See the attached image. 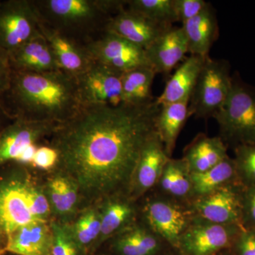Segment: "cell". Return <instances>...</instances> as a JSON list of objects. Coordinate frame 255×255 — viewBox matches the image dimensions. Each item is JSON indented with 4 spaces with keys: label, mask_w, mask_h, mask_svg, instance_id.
Segmentation results:
<instances>
[{
    "label": "cell",
    "mask_w": 255,
    "mask_h": 255,
    "mask_svg": "<svg viewBox=\"0 0 255 255\" xmlns=\"http://www.w3.org/2000/svg\"><path fill=\"white\" fill-rule=\"evenodd\" d=\"M160 107L156 98L142 105L82 106L57 126L48 145L58 152L54 169L76 183L82 209L128 195L139 157L156 131Z\"/></svg>",
    "instance_id": "6da1fadb"
},
{
    "label": "cell",
    "mask_w": 255,
    "mask_h": 255,
    "mask_svg": "<svg viewBox=\"0 0 255 255\" xmlns=\"http://www.w3.org/2000/svg\"><path fill=\"white\" fill-rule=\"evenodd\" d=\"M82 105L76 77L58 70L44 73L12 71L0 109L11 120L63 124Z\"/></svg>",
    "instance_id": "7a4b0ae2"
},
{
    "label": "cell",
    "mask_w": 255,
    "mask_h": 255,
    "mask_svg": "<svg viewBox=\"0 0 255 255\" xmlns=\"http://www.w3.org/2000/svg\"><path fill=\"white\" fill-rule=\"evenodd\" d=\"M40 21L82 46L107 31L127 0H31Z\"/></svg>",
    "instance_id": "3957f363"
},
{
    "label": "cell",
    "mask_w": 255,
    "mask_h": 255,
    "mask_svg": "<svg viewBox=\"0 0 255 255\" xmlns=\"http://www.w3.org/2000/svg\"><path fill=\"white\" fill-rule=\"evenodd\" d=\"M38 183L28 166L12 161L0 167V228L6 240L18 228L38 221L31 203Z\"/></svg>",
    "instance_id": "277c9868"
},
{
    "label": "cell",
    "mask_w": 255,
    "mask_h": 255,
    "mask_svg": "<svg viewBox=\"0 0 255 255\" xmlns=\"http://www.w3.org/2000/svg\"><path fill=\"white\" fill-rule=\"evenodd\" d=\"M214 118L219 127V137L233 148L255 143V87L238 75L233 76L227 100Z\"/></svg>",
    "instance_id": "5b68a950"
},
{
    "label": "cell",
    "mask_w": 255,
    "mask_h": 255,
    "mask_svg": "<svg viewBox=\"0 0 255 255\" xmlns=\"http://www.w3.org/2000/svg\"><path fill=\"white\" fill-rule=\"evenodd\" d=\"M232 83L228 61L208 56L191 93V115L199 119L214 118L227 100Z\"/></svg>",
    "instance_id": "8992f818"
},
{
    "label": "cell",
    "mask_w": 255,
    "mask_h": 255,
    "mask_svg": "<svg viewBox=\"0 0 255 255\" xmlns=\"http://www.w3.org/2000/svg\"><path fill=\"white\" fill-rule=\"evenodd\" d=\"M141 213L144 225L157 237L176 248L196 216L191 202L164 195L146 199Z\"/></svg>",
    "instance_id": "52a82bcc"
},
{
    "label": "cell",
    "mask_w": 255,
    "mask_h": 255,
    "mask_svg": "<svg viewBox=\"0 0 255 255\" xmlns=\"http://www.w3.org/2000/svg\"><path fill=\"white\" fill-rule=\"evenodd\" d=\"M31 0L0 1V48L8 54L41 34Z\"/></svg>",
    "instance_id": "ba28073f"
},
{
    "label": "cell",
    "mask_w": 255,
    "mask_h": 255,
    "mask_svg": "<svg viewBox=\"0 0 255 255\" xmlns=\"http://www.w3.org/2000/svg\"><path fill=\"white\" fill-rule=\"evenodd\" d=\"M243 228L220 225L195 216L179 241L178 249L184 255H214L231 246Z\"/></svg>",
    "instance_id": "9c48e42d"
},
{
    "label": "cell",
    "mask_w": 255,
    "mask_h": 255,
    "mask_svg": "<svg viewBox=\"0 0 255 255\" xmlns=\"http://www.w3.org/2000/svg\"><path fill=\"white\" fill-rule=\"evenodd\" d=\"M84 47L94 62L121 73L150 66L145 49L110 32L106 31Z\"/></svg>",
    "instance_id": "30bf717a"
},
{
    "label": "cell",
    "mask_w": 255,
    "mask_h": 255,
    "mask_svg": "<svg viewBox=\"0 0 255 255\" xmlns=\"http://www.w3.org/2000/svg\"><path fill=\"white\" fill-rule=\"evenodd\" d=\"M240 183L228 184L191 201L196 216L220 225H234L243 228L242 193ZM244 229V228H243Z\"/></svg>",
    "instance_id": "8fae6325"
},
{
    "label": "cell",
    "mask_w": 255,
    "mask_h": 255,
    "mask_svg": "<svg viewBox=\"0 0 255 255\" xmlns=\"http://www.w3.org/2000/svg\"><path fill=\"white\" fill-rule=\"evenodd\" d=\"M122 75L94 62L87 71L76 77L82 105H122Z\"/></svg>",
    "instance_id": "7c38bea8"
},
{
    "label": "cell",
    "mask_w": 255,
    "mask_h": 255,
    "mask_svg": "<svg viewBox=\"0 0 255 255\" xmlns=\"http://www.w3.org/2000/svg\"><path fill=\"white\" fill-rule=\"evenodd\" d=\"M57 126L22 119L11 120L0 132V167L16 160L30 145L50 137Z\"/></svg>",
    "instance_id": "4fadbf2b"
},
{
    "label": "cell",
    "mask_w": 255,
    "mask_h": 255,
    "mask_svg": "<svg viewBox=\"0 0 255 255\" xmlns=\"http://www.w3.org/2000/svg\"><path fill=\"white\" fill-rule=\"evenodd\" d=\"M170 157L164 150L157 132H154L145 147L134 170L128 196L135 201L157 185L164 166Z\"/></svg>",
    "instance_id": "5bb4252c"
},
{
    "label": "cell",
    "mask_w": 255,
    "mask_h": 255,
    "mask_svg": "<svg viewBox=\"0 0 255 255\" xmlns=\"http://www.w3.org/2000/svg\"><path fill=\"white\" fill-rule=\"evenodd\" d=\"M53 219L70 224L82 209V199L76 183L58 169L50 171L43 184Z\"/></svg>",
    "instance_id": "9a60e30c"
},
{
    "label": "cell",
    "mask_w": 255,
    "mask_h": 255,
    "mask_svg": "<svg viewBox=\"0 0 255 255\" xmlns=\"http://www.w3.org/2000/svg\"><path fill=\"white\" fill-rule=\"evenodd\" d=\"M145 50L147 63L156 74L170 73L189 53L184 29L172 26Z\"/></svg>",
    "instance_id": "2e32d148"
},
{
    "label": "cell",
    "mask_w": 255,
    "mask_h": 255,
    "mask_svg": "<svg viewBox=\"0 0 255 255\" xmlns=\"http://www.w3.org/2000/svg\"><path fill=\"white\" fill-rule=\"evenodd\" d=\"M170 27L153 22L125 7L110 20L107 31L145 50Z\"/></svg>",
    "instance_id": "e0dca14e"
},
{
    "label": "cell",
    "mask_w": 255,
    "mask_h": 255,
    "mask_svg": "<svg viewBox=\"0 0 255 255\" xmlns=\"http://www.w3.org/2000/svg\"><path fill=\"white\" fill-rule=\"evenodd\" d=\"M39 27L60 70L78 77L91 67L94 61L84 46L48 27L41 21Z\"/></svg>",
    "instance_id": "ac0fdd59"
},
{
    "label": "cell",
    "mask_w": 255,
    "mask_h": 255,
    "mask_svg": "<svg viewBox=\"0 0 255 255\" xmlns=\"http://www.w3.org/2000/svg\"><path fill=\"white\" fill-rule=\"evenodd\" d=\"M97 205L101 215V233L96 247L112 239L136 222L135 201L126 194L107 198Z\"/></svg>",
    "instance_id": "d6986e66"
},
{
    "label": "cell",
    "mask_w": 255,
    "mask_h": 255,
    "mask_svg": "<svg viewBox=\"0 0 255 255\" xmlns=\"http://www.w3.org/2000/svg\"><path fill=\"white\" fill-rule=\"evenodd\" d=\"M50 221H36L18 228L7 238L5 253L17 255H52Z\"/></svg>",
    "instance_id": "ffe728a7"
},
{
    "label": "cell",
    "mask_w": 255,
    "mask_h": 255,
    "mask_svg": "<svg viewBox=\"0 0 255 255\" xmlns=\"http://www.w3.org/2000/svg\"><path fill=\"white\" fill-rule=\"evenodd\" d=\"M9 58L12 71L44 73L60 70L42 34L9 53Z\"/></svg>",
    "instance_id": "44dd1931"
},
{
    "label": "cell",
    "mask_w": 255,
    "mask_h": 255,
    "mask_svg": "<svg viewBox=\"0 0 255 255\" xmlns=\"http://www.w3.org/2000/svg\"><path fill=\"white\" fill-rule=\"evenodd\" d=\"M206 58L190 55L183 60L169 78L163 92L156 98L157 105L163 106L190 100Z\"/></svg>",
    "instance_id": "7402d4cb"
},
{
    "label": "cell",
    "mask_w": 255,
    "mask_h": 255,
    "mask_svg": "<svg viewBox=\"0 0 255 255\" xmlns=\"http://www.w3.org/2000/svg\"><path fill=\"white\" fill-rule=\"evenodd\" d=\"M190 55L209 56L211 47L219 37V23L216 11L211 4L189 21L182 23Z\"/></svg>",
    "instance_id": "603a6c76"
},
{
    "label": "cell",
    "mask_w": 255,
    "mask_h": 255,
    "mask_svg": "<svg viewBox=\"0 0 255 255\" xmlns=\"http://www.w3.org/2000/svg\"><path fill=\"white\" fill-rule=\"evenodd\" d=\"M227 157L228 147L221 137L199 133L186 146L182 159L191 174H195L212 168Z\"/></svg>",
    "instance_id": "cb8c5ba5"
},
{
    "label": "cell",
    "mask_w": 255,
    "mask_h": 255,
    "mask_svg": "<svg viewBox=\"0 0 255 255\" xmlns=\"http://www.w3.org/2000/svg\"><path fill=\"white\" fill-rule=\"evenodd\" d=\"M189 99L160 106L155 120V130L163 143L164 150L169 157L173 153L178 136L191 117L189 112Z\"/></svg>",
    "instance_id": "d4e9b609"
},
{
    "label": "cell",
    "mask_w": 255,
    "mask_h": 255,
    "mask_svg": "<svg viewBox=\"0 0 255 255\" xmlns=\"http://www.w3.org/2000/svg\"><path fill=\"white\" fill-rule=\"evenodd\" d=\"M113 238L114 249L119 255H155L160 248V238L136 222Z\"/></svg>",
    "instance_id": "484cf974"
},
{
    "label": "cell",
    "mask_w": 255,
    "mask_h": 255,
    "mask_svg": "<svg viewBox=\"0 0 255 255\" xmlns=\"http://www.w3.org/2000/svg\"><path fill=\"white\" fill-rule=\"evenodd\" d=\"M157 185L164 196L176 200L191 202L194 197L191 172L182 158H169Z\"/></svg>",
    "instance_id": "4316f807"
},
{
    "label": "cell",
    "mask_w": 255,
    "mask_h": 255,
    "mask_svg": "<svg viewBox=\"0 0 255 255\" xmlns=\"http://www.w3.org/2000/svg\"><path fill=\"white\" fill-rule=\"evenodd\" d=\"M157 75L150 66H142L123 73L122 104L142 105L155 100L151 89Z\"/></svg>",
    "instance_id": "83f0119b"
},
{
    "label": "cell",
    "mask_w": 255,
    "mask_h": 255,
    "mask_svg": "<svg viewBox=\"0 0 255 255\" xmlns=\"http://www.w3.org/2000/svg\"><path fill=\"white\" fill-rule=\"evenodd\" d=\"M193 199L206 195L228 184L240 183L234 159L228 156L212 168L201 173L191 174Z\"/></svg>",
    "instance_id": "f1b7e54d"
},
{
    "label": "cell",
    "mask_w": 255,
    "mask_h": 255,
    "mask_svg": "<svg viewBox=\"0 0 255 255\" xmlns=\"http://www.w3.org/2000/svg\"><path fill=\"white\" fill-rule=\"evenodd\" d=\"M69 226L81 253H86L95 248L101 233V215L98 205L95 204L80 210Z\"/></svg>",
    "instance_id": "f546056e"
},
{
    "label": "cell",
    "mask_w": 255,
    "mask_h": 255,
    "mask_svg": "<svg viewBox=\"0 0 255 255\" xmlns=\"http://www.w3.org/2000/svg\"><path fill=\"white\" fill-rule=\"evenodd\" d=\"M126 7L162 26L178 22L173 0H127Z\"/></svg>",
    "instance_id": "4dcf8cb0"
},
{
    "label": "cell",
    "mask_w": 255,
    "mask_h": 255,
    "mask_svg": "<svg viewBox=\"0 0 255 255\" xmlns=\"http://www.w3.org/2000/svg\"><path fill=\"white\" fill-rule=\"evenodd\" d=\"M234 151L238 182L244 187H255V143L238 146Z\"/></svg>",
    "instance_id": "1f68e13d"
},
{
    "label": "cell",
    "mask_w": 255,
    "mask_h": 255,
    "mask_svg": "<svg viewBox=\"0 0 255 255\" xmlns=\"http://www.w3.org/2000/svg\"><path fill=\"white\" fill-rule=\"evenodd\" d=\"M53 233L52 255H79L81 253L74 239L69 224L52 219L50 221Z\"/></svg>",
    "instance_id": "d6a6232c"
},
{
    "label": "cell",
    "mask_w": 255,
    "mask_h": 255,
    "mask_svg": "<svg viewBox=\"0 0 255 255\" xmlns=\"http://www.w3.org/2000/svg\"><path fill=\"white\" fill-rule=\"evenodd\" d=\"M178 22L184 23L200 14L209 2L204 0H173Z\"/></svg>",
    "instance_id": "836d02e7"
},
{
    "label": "cell",
    "mask_w": 255,
    "mask_h": 255,
    "mask_svg": "<svg viewBox=\"0 0 255 255\" xmlns=\"http://www.w3.org/2000/svg\"><path fill=\"white\" fill-rule=\"evenodd\" d=\"M242 219L244 229L255 230V187H243Z\"/></svg>",
    "instance_id": "e575fe53"
},
{
    "label": "cell",
    "mask_w": 255,
    "mask_h": 255,
    "mask_svg": "<svg viewBox=\"0 0 255 255\" xmlns=\"http://www.w3.org/2000/svg\"><path fill=\"white\" fill-rule=\"evenodd\" d=\"M57 151L49 145L39 146L37 148L31 166L35 168L52 171L58 164Z\"/></svg>",
    "instance_id": "d590c367"
},
{
    "label": "cell",
    "mask_w": 255,
    "mask_h": 255,
    "mask_svg": "<svg viewBox=\"0 0 255 255\" xmlns=\"http://www.w3.org/2000/svg\"><path fill=\"white\" fill-rule=\"evenodd\" d=\"M234 243L238 255H255V230H243Z\"/></svg>",
    "instance_id": "8d00e7d4"
},
{
    "label": "cell",
    "mask_w": 255,
    "mask_h": 255,
    "mask_svg": "<svg viewBox=\"0 0 255 255\" xmlns=\"http://www.w3.org/2000/svg\"><path fill=\"white\" fill-rule=\"evenodd\" d=\"M11 70L9 54L0 48V102L9 89L11 82Z\"/></svg>",
    "instance_id": "74e56055"
},
{
    "label": "cell",
    "mask_w": 255,
    "mask_h": 255,
    "mask_svg": "<svg viewBox=\"0 0 255 255\" xmlns=\"http://www.w3.org/2000/svg\"><path fill=\"white\" fill-rule=\"evenodd\" d=\"M11 119H10L4 112L0 109V132L1 131L5 126L9 124L11 122Z\"/></svg>",
    "instance_id": "f35d334b"
},
{
    "label": "cell",
    "mask_w": 255,
    "mask_h": 255,
    "mask_svg": "<svg viewBox=\"0 0 255 255\" xmlns=\"http://www.w3.org/2000/svg\"><path fill=\"white\" fill-rule=\"evenodd\" d=\"M6 246V237L0 228V255L5 253V248Z\"/></svg>",
    "instance_id": "ab89813d"
},
{
    "label": "cell",
    "mask_w": 255,
    "mask_h": 255,
    "mask_svg": "<svg viewBox=\"0 0 255 255\" xmlns=\"http://www.w3.org/2000/svg\"></svg>",
    "instance_id": "60d3db41"
}]
</instances>
